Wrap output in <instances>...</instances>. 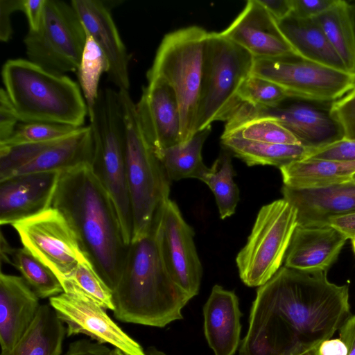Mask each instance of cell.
Here are the masks:
<instances>
[{
    "instance_id": "cell-24",
    "label": "cell",
    "mask_w": 355,
    "mask_h": 355,
    "mask_svg": "<svg viewBox=\"0 0 355 355\" xmlns=\"http://www.w3.org/2000/svg\"><path fill=\"white\" fill-rule=\"evenodd\" d=\"M277 21L286 41L298 57L348 71L315 18L304 19L290 15Z\"/></svg>"
},
{
    "instance_id": "cell-38",
    "label": "cell",
    "mask_w": 355,
    "mask_h": 355,
    "mask_svg": "<svg viewBox=\"0 0 355 355\" xmlns=\"http://www.w3.org/2000/svg\"><path fill=\"white\" fill-rule=\"evenodd\" d=\"M330 113L341 125L344 138L355 140V88L332 103Z\"/></svg>"
},
{
    "instance_id": "cell-37",
    "label": "cell",
    "mask_w": 355,
    "mask_h": 355,
    "mask_svg": "<svg viewBox=\"0 0 355 355\" xmlns=\"http://www.w3.org/2000/svg\"><path fill=\"white\" fill-rule=\"evenodd\" d=\"M287 96L285 91L277 85L251 74L243 81L238 92L241 102L264 107L275 105Z\"/></svg>"
},
{
    "instance_id": "cell-43",
    "label": "cell",
    "mask_w": 355,
    "mask_h": 355,
    "mask_svg": "<svg viewBox=\"0 0 355 355\" xmlns=\"http://www.w3.org/2000/svg\"><path fill=\"white\" fill-rule=\"evenodd\" d=\"M112 349L104 344L87 339L71 343L67 351L62 355H112Z\"/></svg>"
},
{
    "instance_id": "cell-34",
    "label": "cell",
    "mask_w": 355,
    "mask_h": 355,
    "mask_svg": "<svg viewBox=\"0 0 355 355\" xmlns=\"http://www.w3.org/2000/svg\"><path fill=\"white\" fill-rule=\"evenodd\" d=\"M108 69V62L104 53L92 37L87 33L85 46L77 71L89 117L92 114L98 96L101 75L107 73Z\"/></svg>"
},
{
    "instance_id": "cell-39",
    "label": "cell",
    "mask_w": 355,
    "mask_h": 355,
    "mask_svg": "<svg viewBox=\"0 0 355 355\" xmlns=\"http://www.w3.org/2000/svg\"><path fill=\"white\" fill-rule=\"evenodd\" d=\"M308 158L338 162L355 161V140L343 139L315 149Z\"/></svg>"
},
{
    "instance_id": "cell-1",
    "label": "cell",
    "mask_w": 355,
    "mask_h": 355,
    "mask_svg": "<svg viewBox=\"0 0 355 355\" xmlns=\"http://www.w3.org/2000/svg\"><path fill=\"white\" fill-rule=\"evenodd\" d=\"M349 287L286 266L257 291L239 355H282L330 339L351 315Z\"/></svg>"
},
{
    "instance_id": "cell-53",
    "label": "cell",
    "mask_w": 355,
    "mask_h": 355,
    "mask_svg": "<svg viewBox=\"0 0 355 355\" xmlns=\"http://www.w3.org/2000/svg\"><path fill=\"white\" fill-rule=\"evenodd\" d=\"M112 355H126L123 352H122L121 350L116 348L112 349Z\"/></svg>"
},
{
    "instance_id": "cell-12",
    "label": "cell",
    "mask_w": 355,
    "mask_h": 355,
    "mask_svg": "<svg viewBox=\"0 0 355 355\" xmlns=\"http://www.w3.org/2000/svg\"><path fill=\"white\" fill-rule=\"evenodd\" d=\"M251 75L268 80L288 96L319 103H334L355 88V73L300 58H254Z\"/></svg>"
},
{
    "instance_id": "cell-25",
    "label": "cell",
    "mask_w": 355,
    "mask_h": 355,
    "mask_svg": "<svg viewBox=\"0 0 355 355\" xmlns=\"http://www.w3.org/2000/svg\"><path fill=\"white\" fill-rule=\"evenodd\" d=\"M93 155L91 127L82 126L72 135L49 144L19 168L13 176L48 171L62 172L84 163L92 164Z\"/></svg>"
},
{
    "instance_id": "cell-11",
    "label": "cell",
    "mask_w": 355,
    "mask_h": 355,
    "mask_svg": "<svg viewBox=\"0 0 355 355\" xmlns=\"http://www.w3.org/2000/svg\"><path fill=\"white\" fill-rule=\"evenodd\" d=\"M331 104L291 96L268 107L241 102L226 121L223 134L250 121L271 119L290 130L300 145L315 150L345 137L341 125L331 115Z\"/></svg>"
},
{
    "instance_id": "cell-2",
    "label": "cell",
    "mask_w": 355,
    "mask_h": 355,
    "mask_svg": "<svg viewBox=\"0 0 355 355\" xmlns=\"http://www.w3.org/2000/svg\"><path fill=\"white\" fill-rule=\"evenodd\" d=\"M51 207L66 218L82 251L113 291L128 245L113 203L91 164L84 163L60 173Z\"/></svg>"
},
{
    "instance_id": "cell-54",
    "label": "cell",
    "mask_w": 355,
    "mask_h": 355,
    "mask_svg": "<svg viewBox=\"0 0 355 355\" xmlns=\"http://www.w3.org/2000/svg\"><path fill=\"white\" fill-rule=\"evenodd\" d=\"M352 241V247H353V250H354V252L355 253V239L351 240Z\"/></svg>"
},
{
    "instance_id": "cell-55",
    "label": "cell",
    "mask_w": 355,
    "mask_h": 355,
    "mask_svg": "<svg viewBox=\"0 0 355 355\" xmlns=\"http://www.w3.org/2000/svg\"><path fill=\"white\" fill-rule=\"evenodd\" d=\"M352 180L355 182V174L354 175V176L352 178Z\"/></svg>"
},
{
    "instance_id": "cell-13",
    "label": "cell",
    "mask_w": 355,
    "mask_h": 355,
    "mask_svg": "<svg viewBox=\"0 0 355 355\" xmlns=\"http://www.w3.org/2000/svg\"><path fill=\"white\" fill-rule=\"evenodd\" d=\"M23 247L48 266L60 282L71 276L85 255L64 215L49 207L12 225Z\"/></svg>"
},
{
    "instance_id": "cell-35",
    "label": "cell",
    "mask_w": 355,
    "mask_h": 355,
    "mask_svg": "<svg viewBox=\"0 0 355 355\" xmlns=\"http://www.w3.org/2000/svg\"><path fill=\"white\" fill-rule=\"evenodd\" d=\"M79 128L56 123L19 122L12 135L5 141L0 142V145L55 141L72 135Z\"/></svg>"
},
{
    "instance_id": "cell-7",
    "label": "cell",
    "mask_w": 355,
    "mask_h": 355,
    "mask_svg": "<svg viewBox=\"0 0 355 355\" xmlns=\"http://www.w3.org/2000/svg\"><path fill=\"white\" fill-rule=\"evenodd\" d=\"M209 33L200 26H191L167 33L146 73L148 81L159 78L173 89L180 108L181 143L196 133Z\"/></svg>"
},
{
    "instance_id": "cell-44",
    "label": "cell",
    "mask_w": 355,
    "mask_h": 355,
    "mask_svg": "<svg viewBox=\"0 0 355 355\" xmlns=\"http://www.w3.org/2000/svg\"><path fill=\"white\" fill-rule=\"evenodd\" d=\"M46 0H24L23 10L28 23V31H37L40 26Z\"/></svg>"
},
{
    "instance_id": "cell-40",
    "label": "cell",
    "mask_w": 355,
    "mask_h": 355,
    "mask_svg": "<svg viewBox=\"0 0 355 355\" xmlns=\"http://www.w3.org/2000/svg\"><path fill=\"white\" fill-rule=\"evenodd\" d=\"M19 119L5 89L0 90V142L7 140L13 133Z\"/></svg>"
},
{
    "instance_id": "cell-31",
    "label": "cell",
    "mask_w": 355,
    "mask_h": 355,
    "mask_svg": "<svg viewBox=\"0 0 355 355\" xmlns=\"http://www.w3.org/2000/svg\"><path fill=\"white\" fill-rule=\"evenodd\" d=\"M64 292L114 310L113 291L97 273L86 256L70 277L61 282Z\"/></svg>"
},
{
    "instance_id": "cell-3",
    "label": "cell",
    "mask_w": 355,
    "mask_h": 355,
    "mask_svg": "<svg viewBox=\"0 0 355 355\" xmlns=\"http://www.w3.org/2000/svg\"><path fill=\"white\" fill-rule=\"evenodd\" d=\"M113 297L114 316L123 322L162 328L183 318L182 309L191 297L167 271L153 226L128 245Z\"/></svg>"
},
{
    "instance_id": "cell-41",
    "label": "cell",
    "mask_w": 355,
    "mask_h": 355,
    "mask_svg": "<svg viewBox=\"0 0 355 355\" xmlns=\"http://www.w3.org/2000/svg\"><path fill=\"white\" fill-rule=\"evenodd\" d=\"M291 15L304 19L315 18L331 8L337 0H291Z\"/></svg>"
},
{
    "instance_id": "cell-32",
    "label": "cell",
    "mask_w": 355,
    "mask_h": 355,
    "mask_svg": "<svg viewBox=\"0 0 355 355\" xmlns=\"http://www.w3.org/2000/svg\"><path fill=\"white\" fill-rule=\"evenodd\" d=\"M230 153L224 148L202 180L215 196L221 219L234 214L239 200V190L234 181L235 171Z\"/></svg>"
},
{
    "instance_id": "cell-36",
    "label": "cell",
    "mask_w": 355,
    "mask_h": 355,
    "mask_svg": "<svg viewBox=\"0 0 355 355\" xmlns=\"http://www.w3.org/2000/svg\"><path fill=\"white\" fill-rule=\"evenodd\" d=\"M234 137L268 144H300L290 130L271 119L250 121L221 136V137Z\"/></svg>"
},
{
    "instance_id": "cell-50",
    "label": "cell",
    "mask_w": 355,
    "mask_h": 355,
    "mask_svg": "<svg viewBox=\"0 0 355 355\" xmlns=\"http://www.w3.org/2000/svg\"><path fill=\"white\" fill-rule=\"evenodd\" d=\"M319 346L320 345L311 347H294L282 355H320Z\"/></svg>"
},
{
    "instance_id": "cell-47",
    "label": "cell",
    "mask_w": 355,
    "mask_h": 355,
    "mask_svg": "<svg viewBox=\"0 0 355 355\" xmlns=\"http://www.w3.org/2000/svg\"><path fill=\"white\" fill-rule=\"evenodd\" d=\"M339 330L340 338L347 347V355H355V315H350Z\"/></svg>"
},
{
    "instance_id": "cell-48",
    "label": "cell",
    "mask_w": 355,
    "mask_h": 355,
    "mask_svg": "<svg viewBox=\"0 0 355 355\" xmlns=\"http://www.w3.org/2000/svg\"><path fill=\"white\" fill-rule=\"evenodd\" d=\"M320 355H347L345 344L339 338L327 339L322 341L319 346Z\"/></svg>"
},
{
    "instance_id": "cell-45",
    "label": "cell",
    "mask_w": 355,
    "mask_h": 355,
    "mask_svg": "<svg viewBox=\"0 0 355 355\" xmlns=\"http://www.w3.org/2000/svg\"><path fill=\"white\" fill-rule=\"evenodd\" d=\"M328 225L340 231L347 239H355V212L331 217Z\"/></svg>"
},
{
    "instance_id": "cell-21",
    "label": "cell",
    "mask_w": 355,
    "mask_h": 355,
    "mask_svg": "<svg viewBox=\"0 0 355 355\" xmlns=\"http://www.w3.org/2000/svg\"><path fill=\"white\" fill-rule=\"evenodd\" d=\"M40 297L21 276L0 273L1 352L11 349L34 320Z\"/></svg>"
},
{
    "instance_id": "cell-8",
    "label": "cell",
    "mask_w": 355,
    "mask_h": 355,
    "mask_svg": "<svg viewBox=\"0 0 355 355\" xmlns=\"http://www.w3.org/2000/svg\"><path fill=\"white\" fill-rule=\"evenodd\" d=\"M253 62L248 51L220 33H209L196 132L211 128L216 121H227L241 103L238 92L251 74Z\"/></svg>"
},
{
    "instance_id": "cell-20",
    "label": "cell",
    "mask_w": 355,
    "mask_h": 355,
    "mask_svg": "<svg viewBox=\"0 0 355 355\" xmlns=\"http://www.w3.org/2000/svg\"><path fill=\"white\" fill-rule=\"evenodd\" d=\"M60 173L21 174L0 181V224L12 225L51 207Z\"/></svg>"
},
{
    "instance_id": "cell-17",
    "label": "cell",
    "mask_w": 355,
    "mask_h": 355,
    "mask_svg": "<svg viewBox=\"0 0 355 355\" xmlns=\"http://www.w3.org/2000/svg\"><path fill=\"white\" fill-rule=\"evenodd\" d=\"M135 106L141 128L155 153L181 144L178 99L165 81L159 78L148 80Z\"/></svg>"
},
{
    "instance_id": "cell-23",
    "label": "cell",
    "mask_w": 355,
    "mask_h": 355,
    "mask_svg": "<svg viewBox=\"0 0 355 355\" xmlns=\"http://www.w3.org/2000/svg\"><path fill=\"white\" fill-rule=\"evenodd\" d=\"M203 315L205 336L214 355H234L241 342L242 315L235 293L214 285Z\"/></svg>"
},
{
    "instance_id": "cell-10",
    "label": "cell",
    "mask_w": 355,
    "mask_h": 355,
    "mask_svg": "<svg viewBox=\"0 0 355 355\" xmlns=\"http://www.w3.org/2000/svg\"><path fill=\"white\" fill-rule=\"evenodd\" d=\"M87 39L86 30L71 4L46 0L37 31L24 39L27 59L59 75L77 71Z\"/></svg>"
},
{
    "instance_id": "cell-28",
    "label": "cell",
    "mask_w": 355,
    "mask_h": 355,
    "mask_svg": "<svg viewBox=\"0 0 355 355\" xmlns=\"http://www.w3.org/2000/svg\"><path fill=\"white\" fill-rule=\"evenodd\" d=\"M225 149L248 166L269 165L279 168L308 158L314 150L300 144H277L234 137H221Z\"/></svg>"
},
{
    "instance_id": "cell-33",
    "label": "cell",
    "mask_w": 355,
    "mask_h": 355,
    "mask_svg": "<svg viewBox=\"0 0 355 355\" xmlns=\"http://www.w3.org/2000/svg\"><path fill=\"white\" fill-rule=\"evenodd\" d=\"M11 262L40 299H50L64 292L55 274L25 248H15Z\"/></svg>"
},
{
    "instance_id": "cell-15",
    "label": "cell",
    "mask_w": 355,
    "mask_h": 355,
    "mask_svg": "<svg viewBox=\"0 0 355 355\" xmlns=\"http://www.w3.org/2000/svg\"><path fill=\"white\" fill-rule=\"evenodd\" d=\"M49 304L67 325V336L83 334L110 344L126 355H146V351L107 313L106 309L64 292L51 297Z\"/></svg>"
},
{
    "instance_id": "cell-18",
    "label": "cell",
    "mask_w": 355,
    "mask_h": 355,
    "mask_svg": "<svg viewBox=\"0 0 355 355\" xmlns=\"http://www.w3.org/2000/svg\"><path fill=\"white\" fill-rule=\"evenodd\" d=\"M71 4L107 60L108 80L118 90H129L130 55L103 1L72 0Z\"/></svg>"
},
{
    "instance_id": "cell-42",
    "label": "cell",
    "mask_w": 355,
    "mask_h": 355,
    "mask_svg": "<svg viewBox=\"0 0 355 355\" xmlns=\"http://www.w3.org/2000/svg\"><path fill=\"white\" fill-rule=\"evenodd\" d=\"M24 0H0V40L7 42L13 33L11 15L23 10Z\"/></svg>"
},
{
    "instance_id": "cell-51",
    "label": "cell",
    "mask_w": 355,
    "mask_h": 355,
    "mask_svg": "<svg viewBox=\"0 0 355 355\" xmlns=\"http://www.w3.org/2000/svg\"><path fill=\"white\" fill-rule=\"evenodd\" d=\"M355 38V1H347Z\"/></svg>"
},
{
    "instance_id": "cell-5",
    "label": "cell",
    "mask_w": 355,
    "mask_h": 355,
    "mask_svg": "<svg viewBox=\"0 0 355 355\" xmlns=\"http://www.w3.org/2000/svg\"><path fill=\"white\" fill-rule=\"evenodd\" d=\"M118 92L124 123V156L132 214V241L150 231L158 210L169 198L171 181L141 128L136 103L128 90Z\"/></svg>"
},
{
    "instance_id": "cell-16",
    "label": "cell",
    "mask_w": 355,
    "mask_h": 355,
    "mask_svg": "<svg viewBox=\"0 0 355 355\" xmlns=\"http://www.w3.org/2000/svg\"><path fill=\"white\" fill-rule=\"evenodd\" d=\"M220 34L248 51L254 58H300L286 41L277 20L259 0H248L236 18Z\"/></svg>"
},
{
    "instance_id": "cell-19",
    "label": "cell",
    "mask_w": 355,
    "mask_h": 355,
    "mask_svg": "<svg viewBox=\"0 0 355 355\" xmlns=\"http://www.w3.org/2000/svg\"><path fill=\"white\" fill-rule=\"evenodd\" d=\"M283 198L297 211V226H328L331 217L355 212V182L318 188L284 185Z\"/></svg>"
},
{
    "instance_id": "cell-9",
    "label": "cell",
    "mask_w": 355,
    "mask_h": 355,
    "mask_svg": "<svg viewBox=\"0 0 355 355\" xmlns=\"http://www.w3.org/2000/svg\"><path fill=\"white\" fill-rule=\"evenodd\" d=\"M297 227V211L285 199L263 206L245 246L236 258L242 282L261 286L281 268Z\"/></svg>"
},
{
    "instance_id": "cell-22",
    "label": "cell",
    "mask_w": 355,
    "mask_h": 355,
    "mask_svg": "<svg viewBox=\"0 0 355 355\" xmlns=\"http://www.w3.org/2000/svg\"><path fill=\"white\" fill-rule=\"evenodd\" d=\"M347 239L331 226H297L285 257L287 268L306 272L326 271L336 261Z\"/></svg>"
},
{
    "instance_id": "cell-27",
    "label": "cell",
    "mask_w": 355,
    "mask_h": 355,
    "mask_svg": "<svg viewBox=\"0 0 355 355\" xmlns=\"http://www.w3.org/2000/svg\"><path fill=\"white\" fill-rule=\"evenodd\" d=\"M284 185L293 188H318L352 180L354 162L306 158L279 168Z\"/></svg>"
},
{
    "instance_id": "cell-26",
    "label": "cell",
    "mask_w": 355,
    "mask_h": 355,
    "mask_svg": "<svg viewBox=\"0 0 355 355\" xmlns=\"http://www.w3.org/2000/svg\"><path fill=\"white\" fill-rule=\"evenodd\" d=\"M67 328L49 304H41L28 329L10 350L0 355H62Z\"/></svg>"
},
{
    "instance_id": "cell-29",
    "label": "cell",
    "mask_w": 355,
    "mask_h": 355,
    "mask_svg": "<svg viewBox=\"0 0 355 355\" xmlns=\"http://www.w3.org/2000/svg\"><path fill=\"white\" fill-rule=\"evenodd\" d=\"M211 128L197 132L190 139L156 153L169 180L196 178L202 181L208 173L202 149Z\"/></svg>"
},
{
    "instance_id": "cell-30",
    "label": "cell",
    "mask_w": 355,
    "mask_h": 355,
    "mask_svg": "<svg viewBox=\"0 0 355 355\" xmlns=\"http://www.w3.org/2000/svg\"><path fill=\"white\" fill-rule=\"evenodd\" d=\"M315 18L347 70L355 73V38L348 2L337 0L331 8Z\"/></svg>"
},
{
    "instance_id": "cell-49",
    "label": "cell",
    "mask_w": 355,
    "mask_h": 355,
    "mask_svg": "<svg viewBox=\"0 0 355 355\" xmlns=\"http://www.w3.org/2000/svg\"><path fill=\"white\" fill-rule=\"evenodd\" d=\"M0 249H1V261L5 262L9 264H11V258L12 254L14 252L15 248H11V246L8 243L7 240L4 237L3 233H1V239H0Z\"/></svg>"
},
{
    "instance_id": "cell-4",
    "label": "cell",
    "mask_w": 355,
    "mask_h": 355,
    "mask_svg": "<svg viewBox=\"0 0 355 355\" xmlns=\"http://www.w3.org/2000/svg\"><path fill=\"white\" fill-rule=\"evenodd\" d=\"M1 75L20 122L84 124L88 115L85 98L78 85L66 75L49 72L23 58L7 60Z\"/></svg>"
},
{
    "instance_id": "cell-14",
    "label": "cell",
    "mask_w": 355,
    "mask_h": 355,
    "mask_svg": "<svg viewBox=\"0 0 355 355\" xmlns=\"http://www.w3.org/2000/svg\"><path fill=\"white\" fill-rule=\"evenodd\" d=\"M153 227L167 271L174 282L193 298L199 293L202 276L193 229L170 198L160 207Z\"/></svg>"
},
{
    "instance_id": "cell-52",
    "label": "cell",
    "mask_w": 355,
    "mask_h": 355,
    "mask_svg": "<svg viewBox=\"0 0 355 355\" xmlns=\"http://www.w3.org/2000/svg\"><path fill=\"white\" fill-rule=\"evenodd\" d=\"M146 355H168L164 352L157 349L155 347H150L146 350Z\"/></svg>"
},
{
    "instance_id": "cell-6",
    "label": "cell",
    "mask_w": 355,
    "mask_h": 355,
    "mask_svg": "<svg viewBox=\"0 0 355 355\" xmlns=\"http://www.w3.org/2000/svg\"><path fill=\"white\" fill-rule=\"evenodd\" d=\"M94 140L92 169L115 208L125 243L133 224L124 156V123L119 92L103 88L89 117Z\"/></svg>"
},
{
    "instance_id": "cell-46",
    "label": "cell",
    "mask_w": 355,
    "mask_h": 355,
    "mask_svg": "<svg viewBox=\"0 0 355 355\" xmlns=\"http://www.w3.org/2000/svg\"><path fill=\"white\" fill-rule=\"evenodd\" d=\"M269 13L277 20H282L291 15V0H259Z\"/></svg>"
}]
</instances>
